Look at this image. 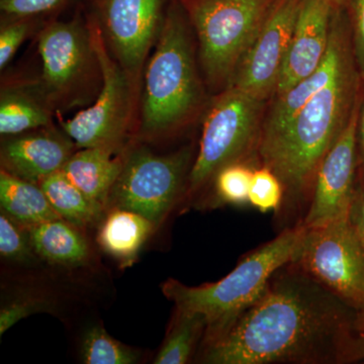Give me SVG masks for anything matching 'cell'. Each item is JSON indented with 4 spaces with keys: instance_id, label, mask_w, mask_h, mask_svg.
Returning <instances> with one entry per match:
<instances>
[{
    "instance_id": "27",
    "label": "cell",
    "mask_w": 364,
    "mask_h": 364,
    "mask_svg": "<svg viewBox=\"0 0 364 364\" xmlns=\"http://www.w3.org/2000/svg\"><path fill=\"white\" fill-rule=\"evenodd\" d=\"M0 254L13 262H30L36 253L28 229L14 222L4 212L0 214Z\"/></svg>"
},
{
    "instance_id": "5",
    "label": "cell",
    "mask_w": 364,
    "mask_h": 364,
    "mask_svg": "<svg viewBox=\"0 0 364 364\" xmlns=\"http://www.w3.org/2000/svg\"><path fill=\"white\" fill-rule=\"evenodd\" d=\"M81 11L71 21L51 20L38 31L42 73L37 85L55 114L87 107L102 88L100 60Z\"/></svg>"
},
{
    "instance_id": "36",
    "label": "cell",
    "mask_w": 364,
    "mask_h": 364,
    "mask_svg": "<svg viewBox=\"0 0 364 364\" xmlns=\"http://www.w3.org/2000/svg\"><path fill=\"white\" fill-rule=\"evenodd\" d=\"M363 363H364V361H363Z\"/></svg>"
},
{
    "instance_id": "19",
    "label": "cell",
    "mask_w": 364,
    "mask_h": 364,
    "mask_svg": "<svg viewBox=\"0 0 364 364\" xmlns=\"http://www.w3.org/2000/svg\"><path fill=\"white\" fill-rule=\"evenodd\" d=\"M28 231L36 255L51 264L79 267L90 260L88 241L79 228L61 218L35 225Z\"/></svg>"
},
{
    "instance_id": "24",
    "label": "cell",
    "mask_w": 364,
    "mask_h": 364,
    "mask_svg": "<svg viewBox=\"0 0 364 364\" xmlns=\"http://www.w3.org/2000/svg\"><path fill=\"white\" fill-rule=\"evenodd\" d=\"M81 358L86 364H133L139 352L107 334L100 326L86 331L81 343Z\"/></svg>"
},
{
    "instance_id": "2",
    "label": "cell",
    "mask_w": 364,
    "mask_h": 364,
    "mask_svg": "<svg viewBox=\"0 0 364 364\" xmlns=\"http://www.w3.org/2000/svg\"><path fill=\"white\" fill-rule=\"evenodd\" d=\"M363 92L364 80L353 54L289 123L260 139L257 158L284 184L282 207H308L318 166L346 128Z\"/></svg>"
},
{
    "instance_id": "25",
    "label": "cell",
    "mask_w": 364,
    "mask_h": 364,
    "mask_svg": "<svg viewBox=\"0 0 364 364\" xmlns=\"http://www.w3.org/2000/svg\"><path fill=\"white\" fill-rule=\"evenodd\" d=\"M252 161H236L223 166L215 173L212 183L218 205H249V191L252 179Z\"/></svg>"
},
{
    "instance_id": "1",
    "label": "cell",
    "mask_w": 364,
    "mask_h": 364,
    "mask_svg": "<svg viewBox=\"0 0 364 364\" xmlns=\"http://www.w3.org/2000/svg\"><path fill=\"white\" fill-rule=\"evenodd\" d=\"M363 333L358 314L296 263L273 274L260 298L203 347L212 364L340 363Z\"/></svg>"
},
{
    "instance_id": "20",
    "label": "cell",
    "mask_w": 364,
    "mask_h": 364,
    "mask_svg": "<svg viewBox=\"0 0 364 364\" xmlns=\"http://www.w3.org/2000/svg\"><path fill=\"white\" fill-rule=\"evenodd\" d=\"M155 228L138 213L112 208L100 225L97 242L102 250L127 265L133 262Z\"/></svg>"
},
{
    "instance_id": "16",
    "label": "cell",
    "mask_w": 364,
    "mask_h": 364,
    "mask_svg": "<svg viewBox=\"0 0 364 364\" xmlns=\"http://www.w3.org/2000/svg\"><path fill=\"white\" fill-rule=\"evenodd\" d=\"M75 148L70 136L53 124L6 136L0 149L1 168L25 181L40 184L63 168Z\"/></svg>"
},
{
    "instance_id": "15",
    "label": "cell",
    "mask_w": 364,
    "mask_h": 364,
    "mask_svg": "<svg viewBox=\"0 0 364 364\" xmlns=\"http://www.w3.org/2000/svg\"><path fill=\"white\" fill-rule=\"evenodd\" d=\"M333 13L327 0H301L272 97L286 92L321 65L329 48Z\"/></svg>"
},
{
    "instance_id": "34",
    "label": "cell",
    "mask_w": 364,
    "mask_h": 364,
    "mask_svg": "<svg viewBox=\"0 0 364 364\" xmlns=\"http://www.w3.org/2000/svg\"><path fill=\"white\" fill-rule=\"evenodd\" d=\"M358 178L364 181V93L358 122Z\"/></svg>"
},
{
    "instance_id": "29",
    "label": "cell",
    "mask_w": 364,
    "mask_h": 364,
    "mask_svg": "<svg viewBox=\"0 0 364 364\" xmlns=\"http://www.w3.org/2000/svg\"><path fill=\"white\" fill-rule=\"evenodd\" d=\"M0 26V69L4 70L26 38L40 25L43 18L1 16Z\"/></svg>"
},
{
    "instance_id": "22",
    "label": "cell",
    "mask_w": 364,
    "mask_h": 364,
    "mask_svg": "<svg viewBox=\"0 0 364 364\" xmlns=\"http://www.w3.org/2000/svg\"><path fill=\"white\" fill-rule=\"evenodd\" d=\"M55 212L61 219L83 229L100 219L102 210L88 200L62 170L40 183Z\"/></svg>"
},
{
    "instance_id": "18",
    "label": "cell",
    "mask_w": 364,
    "mask_h": 364,
    "mask_svg": "<svg viewBox=\"0 0 364 364\" xmlns=\"http://www.w3.org/2000/svg\"><path fill=\"white\" fill-rule=\"evenodd\" d=\"M53 111L37 81L2 83L0 92V134L13 136L53 124Z\"/></svg>"
},
{
    "instance_id": "8",
    "label": "cell",
    "mask_w": 364,
    "mask_h": 364,
    "mask_svg": "<svg viewBox=\"0 0 364 364\" xmlns=\"http://www.w3.org/2000/svg\"><path fill=\"white\" fill-rule=\"evenodd\" d=\"M85 9V7H83ZM93 47L100 60L102 85L90 107L71 119H60L62 130L78 149L104 148L121 154L136 119V107L141 81H136L117 63L107 48L97 21L85 9Z\"/></svg>"
},
{
    "instance_id": "28",
    "label": "cell",
    "mask_w": 364,
    "mask_h": 364,
    "mask_svg": "<svg viewBox=\"0 0 364 364\" xmlns=\"http://www.w3.org/2000/svg\"><path fill=\"white\" fill-rule=\"evenodd\" d=\"M54 304L45 296L36 294H21L4 303L0 310V335L23 318L33 314L53 313Z\"/></svg>"
},
{
    "instance_id": "13",
    "label": "cell",
    "mask_w": 364,
    "mask_h": 364,
    "mask_svg": "<svg viewBox=\"0 0 364 364\" xmlns=\"http://www.w3.org/2000/svg\"><path fill=\"white\" fill-rule=\"evenodd\" d=\"M301 0H275L229 85L268 100L273 97Z\"/></svg>"
},
{
    "instance_id": "6",
    "label": "cell",
    "mask_w": 364,
    "mask_h": 364,
    "mask_svg": "<svg viewBox=\"0 0 364 364\" xmlns=\"http://www.w3.org/2000/svg\"><path fill=\"white\" fill-rule=\"evenodd\" d=\"M275 0H179L198 39L205 80L229 85Z\"/></svg>"
},
{
    "instance_id": "9",
    "label": "cell",
    "mask_w": 364,
    "mask_h": 364,
    "mask_svg": "<svg viewBox=\"0 0 364 364\" xmlns=\"http://www.w3.org/2000/svg\"><path fill=\"white\" fill-rule=\"evenodd\" d=\"M191 161L189 148L158 155L145 146H134L124 152L123 169L107 205L133 210L157 227L188 189Z\"/></svg>"
},
{
    "instance_id": "14",
    "label": "cell",
    "mask_w": 364,
    "mask_h": 364,
    "mask_svg": "<svg viewBox=\"0 0 364 364\" xmlns=\"http://www.w3.org/2000/svg\"><path fill=\"white\" fill-rule=\"evenodd\" d=\"M353 54L348 14L346 9H334L329 48L324 60L310 76L273 97V104L263 119L260 139L272 135L289 123L316 93L331 82L345 61Z\"/></svg>"
},
{
    "instance_id": "3",
    "label": "cell",
    "mask_w": 364,
    "mask_h": 364,
    "mask_svg": "<svg viewBox=\"0 0 364 364\" xmlns=\"http://www.w3.org/2000/svg\"><path fill=\"white\" fill-rule=\"evenodd\" d=\"M189 21L179 0H171L154 51L144 69L136 139L158 142L186 126L203 107L205 93Z\"/></svg>"
},
{
    "instance_id": "23",
    "label": "cell",
    "mask_w": 364,
    "mask_h": 364,
    "mask_svg": "<svg viewBox=\"0 0 364 364\" xmlns=\"http://www.w3.org/2000/svg\"><path fill=\"white\" fill-rule=\"evenodd\" d=\"M207 321L202 314L176 309L168 333L153 363L186 364L195 353L198 341L205 336Z\"/></svg>"
},
{
    "instance_id": "35",
    "label": "cell",
    "mask_w": 364,
    "mask_h": 364,
    "mask_svg": "<svg viewBox=\"0 0 364 364\" xmlns=\"http://www.w3.org/2000/svg\"><path fill=\"white\" fill-rule=\"evenodd\" d=\"M334 9H346L349 0H327Z\"/></svg>"
},
{
    "instance_id": "7",
    "label": "cell",
    "mask_w": 364,
    "mask_h": 364,
    "mask_svg": "<svg viewBox=\"0 0 364 364\" xmlns=\"http://www.w3.org/2000/svg\"><path fill=\"white\" fill-rule=\"evenodd\" d=\"M267 100L235 86H227L213 100L203 119L198 155L191 164L188 196L212 183L229 163L257 157Z\"/></svg>"
},
{
    "instance_id": "10",
    "label": "cell",
    "mask_w": 364,
    "mask_h": 364,
    "mask_svg": "<svg viewBox=\"0 0 364 364\" xmlns=\"http://www.w3.org/2000/svg\"><path fill=\"white\" fill-rule=\"evenodd\" d=\"M293 262L350 306L364 333V249L348 214L325 226L306 229Z\"/></svg>"
},
{
    "instance_id": "4",
    "label": "cell",
    "mask_w": 364,
    "mask_h": 364,
    "mask_svg": "<svg viewBox=\"0 0 364 364\" xmlns=\"http://www.w3.org/2000/svg\"><path fill=\"white\" fill-rule=\"evenodd\" d=\"M306 233V228L296 224L249 253L219 282L188 287L167 279L163 294L176 309L202 314L207 321L203 344L210 343L260 298L277 270L296 259Z\"/></svg>"
},
{
    "instance_id": "26",
    "label": "cell",
    "mask_w": 364,
    "mask_h": 364,
    "mask_svg": "<svg viewBox=\"0 0 364 364\" xmlns=\"http://www.w3.org/2000/svg\"><path fill=\"white\" fill-rule=\"evenodd\" d=\"M284 200V188L279 177L265 165L253 170L249 191V205L261 213L282 210Z\"/></svg>"
},
{
    "instance_id": "33",
    "label": "cell",
    "mask_w": 364,
    "mask_h": 364,
    "mask_svg": "<svg viewBox=\"0 0 364 364\" xmlns=\"http://www.w3.org/2000/svg\"><path fill=\"white\" fill-rule=\"evenodd\" d=\"M359 361H364V333L356 334L347 343L340 359V363H354Z\"/></svg>"
},
{
    "instance_id": "17",
    "label": "cell",
    "mask_w": 364,
    "mask_h": 364,
    "mask_svg": "<svg viewBox=\"0 0 364 364\" xmlns=\"http://www.w3.org/2000/svg\"><path fill=\"white\" fill-rule=\"evenodd\" d=\"M124 166V152L104 148H81L74 152L62 171L98 208L107 207L109 193Z\"/></svg>"
},
{
    "instance_id": "11",
    "label": "cell",
    "mask_w": 364,
    "mask_h": 364,
    "mask_svg": "<svg viewBox=\"0 0 364 364\" xmlns=\"http://www.w3.org/2000/svg\"><path fill=\"white\" fill-rule=\"evenodd\" d=\"M171 0H85L114 58L141 81Z\"/></svg>"
},
{
    "instance_id": "21",
    "label": "cell",
    "mask_w": 364,
    "mask_h": 364,
    "mask_svg": "<svg viewBox=\"0 0 364 364\" xmlns=\"http://www.w3.org/2000/svg\"><path fill=\"white\" fill-rule=\"evenodd\" d=\"M0 205L1 212L26 229L60 219L40 184L20 178L4 168L0 170Z\"/></svg>"
},
{
    "instance_id": "12",
    "label": "cell",
    "mask_w": 364,
    "mask_h": 364,
    "mask_svg": "<svg viewBox=\"0 0 364 364\" xmlns=\"http://www.w3.org/2000/svg\"><path fill=\"white\" fill-rule=\"evenodd\" d=\"M363 97L318 166L306 215L299 223L306 229L325 226L348 214L358 181V122Z\"/></svg>"
},
{
    "instance_id": "32",
    "label": "cell",
    "mask_w": 364,
    "mask_h": 364,
    "mask_svg": "<svg viewBox=\"0 0 364 364\" xmlns=\"http://www.w3.org/2000/svg\"><path fill=\"white\" fill-rule=\"evenodd\" d=\"M349 222L364 249V181L358 178L348 213Z\"/></svg>"
},
{
    "instance_id": "30",
    "label": "cell",
    "mask_w": 364,
    "mask_h": 364,
    "mask_svg": "<svg viewBox=\"0 0 364 364\" xmlns=\"http://www.w3.org/2000/svg\"><path fill=\"white\" fill-rule=\"evenodd\" d=\"M75 0H0L2 16L45 18L63 11Z\"/></svg>"
},
{
    "instance_id": "31",
    "label": "cell",
    "mask_w": 364,
    "mask_h": 364,
    "mask_svg": "<svg viewBox=\"0 0 364 364\" xmlns=\"http://www.w3.org/2000/svg\"><path fill=\"white\" fill-rule=\"evenodd\" d=\"M346 11L350 23L356 63L364 80V0H349Z\"/></svg>"
}]
</instances>
